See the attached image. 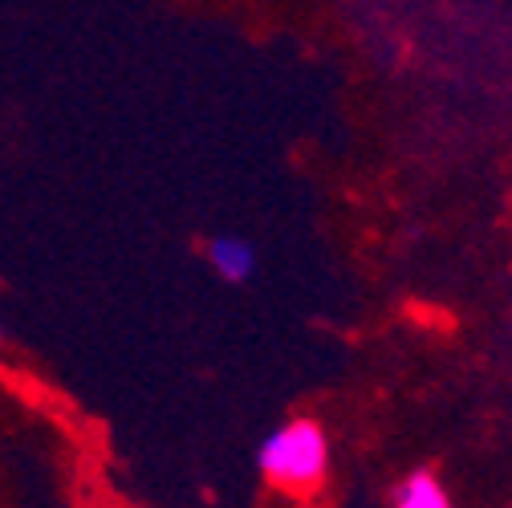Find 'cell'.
<instances>
[{
	"label": "cell",
	"instance_id": "2",
	"mask_svg": "<svg viewBox=\"0 0 512 508\" xmlns=\"http://www.w3.org/2000/svg\"><path fill=\"white\" fill-rule=\"evenodd\" d=\"M208 265H212V273H216L220 281L244 285V281L256 277V248H252L244 236H232V232L212 236V240H208Z\"/></svg>",
	"mask_w": 512,
	"mask_h": 508
},
{
	"label": "cell",
	"instance_id": "4",
	"mask_svg": "<svg viewBox=\"0 0 512 508\" xmlns=\"http://www.w3.org/2000/svg\"><path fill=\"white\" fill-rule=\"evenodd\" d=\"M0 338H5V330H0Z\"/></svg>",
	"mask_w": 512,
	"mask_h": 508
},
{
	"label": "cell",
	"instance_id": "3",
	"mask_svg": "<svg viewBox=\"0 0 512 508\" xmlns=\"http://www.w3.org/2000/svg\"><path fill=\"white\" fill-rule=\"evenodd\" d=\"M391 508H452V496H447V488L431 472H415L399 484Z\"/></svg>",
	"mask_w": 512,
	"mask_h": 508
},
{
	"label": "cell",
	"instance_id": "1",
	"mask_svg": "<svg viewBox=\"0 0 512 508\" xmlns=\"http://www.w3.org/2000/svg\"><path fill=\"white\" fill-rule=\"evenodd\" d=\"M261 476L289 492H309L330 472V435L317 419H289L273 427L256 452Z\"/></svg>",
	"mask_w": 512,
	"mask_h": 508
}]
</instances>
